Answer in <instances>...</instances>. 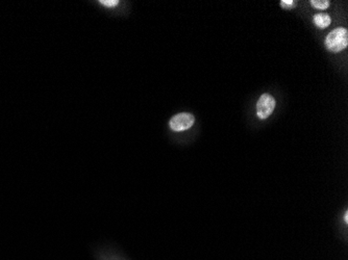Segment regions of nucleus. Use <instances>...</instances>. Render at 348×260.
I'll list each match as a JSON object with an SVG mask.
<instances>
[{"label":"nucleus","instance_id":"f257e3e1","mask_svg":"<svg viewBox=\"0 0 348 260\" xmlns=\"http://www.w3.org/2000/svg\"><path fill=\"white\" fill-rule=\"evenodd\" d=\"M348 45V32L346 29L338 28L332 31L326 39V47L331 52H340Z\"/></svg>","mask_w":348,"mask_h":260},{"label":"nucleus","instance_id":"f03ea898","mask_svg":"<svg viewBox=\"0 0 348 260\" xmlns=\"http://www.w3.org/2000/svg\"><path fill=\"white\" fill-rule=\"evenodd\" d=\"M276 106L275 99L269 94H263L257 103V115L261 120L269 118Z\"/></svg>","mask_w":348,"mask_h":260},{"label":"nucleus","instance_id":"7ed1b4c3","mask_svg":"<svg viewBox=\"0 0 348 260\" xmlns=\"http://www.w3.org/2000/svg\"><path fill=\"white\" fill-rule=\"evenodd\" d=\"M194 122H195V118L192 114L181 113L172 117L169 125L173 132L179 133V132H183V130H188L189 128H191L194 125Z\"/></svg>","mask_w":348,"mask_h":260},{"label":"nucleus","instance_id":"20e7f679","mask_svg":"<svg viewBox=\"0 0 348 260\" xmlns=\"http://www.w3.org/2000/svg\"><path fill=\"white\" fill-rule=\"evenodd\" d=\"M314 23L317 28L323 30V29L329 28V26L331 25L332 19L327 13H320L314 16Z\"/></svg>","mask_w":348,"mask_h":260},{"label":"nucleus","instance_id":"39448f33","mask_svg":"<svg viewBox=\"0 0 348 260\" xmlns=\"http://www.w3.org/2000/svg\"><path fill=\"white\" fill-rule=\"evenodd\" d=\"M311 5L317 10L324 11L330 7V2H328V0H312Z\"/></svg>","mask_w":348,"mask_h":260},{"label":"nucleus","instance_id":"423d86ee","mask_svg":"<svg viewBox=\"0 0 348 260\" xmlns=\"http://www.w3.org/2000/svg\"><path fill=\"white\" fill-rule=\"evenodd\" d=\"M100 4L105 6V7L114 8V7H116L119 4V2H118V0H101Z\"/></svg>","mask_w":348,"mask_h":260},{"label":"nucleus","instance_id":"0eeeda50","mask_svg":"<svg viewBox=\"0 0 348 260\" xmlns=\"http://www.w3.org/2000/svg\"><path fill=\"white\" fill-rule=\"evenodd\" d=\"M281 5H282L283 8L289 10V9H292L294 7V2H293V0H282Z\"/></svg>","mask_w":348,"mask_h":260},{"label":"nucleus","instance_id":"6e6552de","mask_svg":"<svg viewBox=\"0 0 348 260\" xmlns=\"http://www.w3.org/2000/svg\"><path fill=\"white\" fill-rule=\"evenodd\" d=\"M344 221H345V223H346V224L348 223V213H347V212L345 213V216H344Z\"/></svg>","mask_w":348,"mask_h":260}]
</instances>
